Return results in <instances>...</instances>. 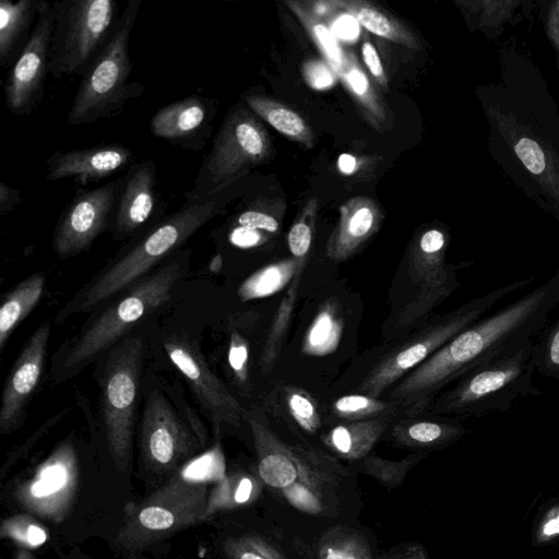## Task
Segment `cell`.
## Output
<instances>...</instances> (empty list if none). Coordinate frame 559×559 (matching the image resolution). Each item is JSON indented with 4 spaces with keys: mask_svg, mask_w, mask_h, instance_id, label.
<instances>
[{
    "mask_svg": "<svg viewBox=\"0 0 559 559\" xmlns=\"http://www.w3.org/2000/svg\"><path fill=\"white\" fill-rule=\"evenodd\" d=\"M498 79L477 87L490 157L515 188L559 223V108L516 37L498 48Z\"/></svg>",
    "mask_w": 559,
    "mask_h": 559,
    "instance_id": "1",
    "label": "cell"
},
{
    "mask_svg": "<svg viewBox=\"0 0 559 559\" xmlns=\"http://www.w3.org/2000/svg\"><path fill=\"white\" fill-rule=\"evenodd\" d=\"M559 306V270L543 284L484 316L396 382L388 399L401 415L428 409L448 386L493 357L533 340Z\"/></svg>",
    "mask_w": 559,
    "mask_h": 559,
    "instance_id": "2",
    "label": "cell"
},
{
    "mask_svg": "<svg viewBox=\"0 0 559 559\" xmlns=\"http://www.w3.org/2000/svg\"><path fill=\"white\" fill-rule=\"evenodd\" d=\"M246 421L263 485L301 513L314 516L335 513L338 490L354 471L302 438L293 443L286 441L259 409L247 411Z\"/></svg>",
    "mask_w": 559,
    "mask_h": 559,
    "instance_id": "3",
    "label": "cell"
},
{
    "mask_svg": "<svg viewBox=\"0 0 559 559\" xmlns=\"http://www.w3.org/2000/svg\"><path fill=\"white\" fill-rule=\"evenodd\" d=\"M239 181L201 199L186 200L177 212L150 227L59 309L55 323L61 324L78 313L87 312L144 278L154 265L224 210L230 189Z\"/></svg>",
    "mask_w": 559,
    "mask_h": 559,
    "instance_id": "4",
    "label": "cell"
},
{
    "mask_svg": "<svg viewBox=\"0 0 559 559\" xmlns=\"http://www.w3.org/2000/svg\"><path fill=\"white\" fill-rule=\"evenodd\" d=\"M449 235L431 227L412 240L389 292L390 312L381 336L392 343L424 325L460 287L457 273L471 262H447Z\"/></svg>",
    "mask_w": 559,
    "mask_h": 559,
    "instance_id": "5",
    "label": "cell"
},
{
    "mask_svg": "<svg viewBox=\"0 0 559 559\" xmlns=\"http://www.w3.org/2000/svg\"><path fill=\"white\" fill-rule=\"evenodd\" d=\"M190 251H180L169 262L122 292L120 297L90 321L57 350L51 368L56 383L63 382L108 350L130 330L165 304L187 269Z\"/></svg>",
    "mask_w": 559,
    "mask_h": 559,
    "instance_id": "6",
    "label": "cell"
},
{
    "mask_svg": "<svg viewBox=\"0 0 559 559\" xmlns=\"http://www.w3.org/2000/svg\"><path fill=\"white\" fill-rule=\"evenodd\" d=\"M535 372L533 340H528L465 373L426 412L460 419L507 412L520 400L539 394Z\"/></svg>",
    "mask_w": 559,
    "mask_h": 559,
    "instance_id": "7",
    "label": "cell"
},
{
    "mask_svg": "<svg viewBox=\"0 0 559 559\" xmlns=\"http://www.w3.org/2000/svg\"><path fill=\"white\" fill-rule=\"evenodd\" d=\"M525 277L487 292L443 313L391 343V347L371 366L357 385V392L382 397L396 382L431 357L460 332L483 318L500 300L531 285Z\"/></svg>",
    "mask_w": 559,
    "mask_h": 559,
    "instance_id": "8",
    "label": "cell"
},
{
    "mask_svg": "<svg viewBox=\"0 0 559 559\" xmlns=\"http://www.w3.org/2000/svg\"><path fill=\"white\" fill-rule=\"evenodd\" d=\"M209 491L205 481L177 472L141 502L127 504L115 551L131 556L204 522Z\"/></svg>",
    "mask_w": 559,
    "mask_h": 559,
    "instance_id": "9",
    "label": "cell"
},
{
    "mask_svg": "<svg viewBox=\"0 0 559 559\" xmlns=\"http://www.w3.org/2000/svg\"><path fill=\"white\" fill-rule=\"evenodd\" d=\"M141 3L127 2L105 47L81 78L68 114L70 126L91 124L116 116L144 90L140 83H129L133 71L129 43Z\"/></svg>",
    "mask_w": 559,
    "mask_h": 559,
    "instance_id": "10",
    "label": "cell"
},
{
    "mask_svg": "<svg viewBox=\"0 0 559 559\" xmlns=\"http://www.w3.org/2000/svg\"><path fill=\"white\" fill-rule=\"evenodd\" d=\"M143 348L139 336L124 337L109 349L98 381L105 440L120 472L127 471L132 461Z\"/></svg>",
    "mask_w": 559,
    "mask_h": 559,
    "instance_id": "11",
    "label": "cell"
},
{
    "mask_svg": "<svg viewBox=\"0 0 559 559\" xmlns=\"http://www.w3.org/2000/svg\"><path fill=\"white\" fill-rule=\"evenodd\" d=\"M48 71L56 79L83 76L109 39L120 15L115 0L51 3Z\"/></svg>",
    "mask_w": 559,
    "mask_h": 559,
    "instance_id": "12",
    "label": "cell"
},
{
    "mask_svg": "<svg viewBox=\"0 0 559 559\" xmlns=\"http://www.w3.org/2000/svg\"><path fill=\"white\" fill-rule=\"evenodd\" d=\"M271 148L270 136L255 115L242 106L231 108L185 199H201L241 180L270 157Z\"/></svg>",
    "mask_w": 559,
    "mask_h": 559,
    "instance_id": "13",
    "label": "cell"
},
{
    "mask_svg": "<svg viewBox=\"0 0 559 559\" xmlns=\"http://www.w3.org/2000/svg\"><path fill=\"white\" fill-rule=\"evenodd\" d=\"M205 445L200 425L189 424L157 389L145 397L140 428V463L150 480H167Z\"/></svg>",
    "mask_w": 559,
    "mask_h": 559,
    "instance_id": "14",
    "label": "cell"
},
{
    "mask_svg": "<svg viewBox=\"0 0 559 559\" xmlns=\"http://www.w3.org/2000/svg\"><path fill=\"white\" fill-rule=\"evenodd\" d=\"M78 489V460L63 444L14 485L12 498L28 514L59 523L69 514Z\"/></svg>",
    "mask_w": 559,
    "mask_h": 559,
    "instance_id": "15",
    "label": "cell"
},
{
    "mask_svg": "<svg viewBox=\"0 0 559 559\" xmlns=\"http://www.w3.org/2000/svg\"><path fill=\"white\" fill-rule=\"evenodd\" d=\"M123 176L94 189L79 188L59 216L52 248L60 259L72 258L91 247L111 227Z\"/></svg>",
    "mask_w": 559,
    "mask_h": 559,
    "instance_id": "16",
    "label": "cell"
},
{
    "mask_svg": "<svg viewBox=\"0 0 559 559\" xmlns=\"http://www.w3.org/2000/svg\"><path fill=\"white\" fill-rule=\"evenodd\" d=\"M52 33L51 2L38 0V14L32 35L16 61L9 69L4 100L15 116H28L43 100Z\"/></svg>",
    "mask_w": 559,
    "mask_h": 559,
    "instance_id": "17",
    "label": "cell"
},
{
    "mask_svg": "<svg viewBox=\"0 0 559 559\" xmlns=\"http://www.w3.org/2000/svg\"><path fill=\"white\" fill-rule=\"evenodd\" d=\"M173 365L185 377L194 397L217 430L238 428L246 423L247 411L206 366L198 345L188 336L173 335L165 342Z\"/></svg>",
    "mask_w": 559,
    "mask_h": 559,
    "instance_id": "18",
    "label": "cell"
},
{
    "mask_svg": "<svg viewBox=\"0 0 559 559\" xmlns=\"http://www.w3.org/2000/svg\"><path fill=\"white\" fill-rule=\"evenodd\" d=\"M50 331L46 321L32 333L7 376L0 402L1 433H11L24 423L26 406L44 371Z\"/></svg>",
    "mask_w": 559,
    "mask_h": 559,
    "instance_id": "19",
    "label": "cell"
},
{
    "mask_svg": "<svg viewBox=\"0 0 559 559\" xmlns=\"http://www.w3.org/2000/svg\"><path fill=\"white\" fill-rule=\"evenodd\" d=\"M215 110L212 99L189 95L155 111L150 120V131L173 145L199 151L211 134Z\"/></svg>",
    "mask_w": 559,
    "mask_h": 559,
    "instance_id": "20",
    "label": "cell"
},
{
    "mask_svg": "<svg viewBox=\"0 0 559 559\" xmlns=\"http://www.w3.org/2000/svg\"><path fill=\"white\" fill-rule=\"evenodd\" d=\"M159 203L156 166L151 159L131 164L115 210L111 236L115 240L130 238L156 213Z\"/></svg>",
    "mask_w": 559,
    "mask_h": 559,
    "instance_id": "21",
    "label": "cell"
},
{
    "mask_svg": "<svg viewBox=\"0 0 559 559\" xmlns=\"http://www.w3.org/2000/svg\"><path fill=\"white\" fill-rule=\"evenodd\" d=\"M133 156L131 148L118 143L68 151L58 150L46 160V179L56 181L74 178L75 182L86 185L108 178L129 167Z\"/></svg>",
    "mask_w": 559,
    "mask_h": 559,
    "instance_id": "22",
    "label": "cell"
},
{
    "mask_svg": "<svg viewBox=\"0 0 559 559\" xmlns=\"http://www.w3.org/2000/svg\"><path fill=\"white\" fill-rule=\"evenodd\" d=\"M466 432L460 418L424 412L393 418L383 438L395 447L429 453L455 443Z\"/></svg>",
    "mask_w": 559,
    "mask_h": 559,
    "instance_id": "23",
    "label": "cell"
},
{
    "mask_svg": "<svg viewBox=\"0 0 559 559\" xmlns=\"http://www.w3.org/2000/svg\"><path fill=\"white\" fill-rule=\"evenodd\" d=\"M340 217L325 246V254L342 262L357 253L379 230L383 213L370 198L355 197L340 206Z\"/></svg>",
    "mask_w": 559,
    "mask_h": 559,
    "instance_id": "24",
    "label": "cell"
},
{
    "mask_svg": "<svg viewBox=\"0 0 559 559\" xmlns=\"http://www.w3.org/2000/svg\"><path fill=\"white\" fill-rule=\"evenodd\" d=\"M393 418L336 423L320 433L323 449L338 460L354 464L371 453Z\"/></svg>",
    "mask_w": 559,
    "mask_h": 559,
    "instance_id": "25",
    "label": "cell"
},
{
    "mask_svg": "<svg viewBox=\"0 0 559 559\" xmlns=\"http://www.w3.org/2000/svg\"><path fill=\"white\" fill-rule=\"evenodd\" d=\"M38 0H1L0 66L10 69L23 51L37 19Z\"/></svg>",
    "mask_w": 559,
    "mask_h": 559,
    "instance_id": "26",
    "label": "cell"
},
{
    "mask_svg": "<svg viewBox=\"0 0 559 559\" xmlns=\"http://www.w3.org/2000/svg\"><path fill=\"white\" fill-rule=\"evenodd\" d=\"M334 71L352 95L364 118L378 131L388 129L391 123L390 110L372 86L356 57L350 52H345L342 62Z\"/></svg>",
    "mask_w": 559,
    "mask_h": 559,
    "instance_id": "27",
    "label": "cell"
},
{
    "mask_svg": "<svg viewBox=\"0 0 559 559\" xmlns=\"http://www.w3.org/2000/svg\"><path fill=\"white\" fill-rule=\"evenodd\" d=\"M331 3L335 11L350 15L368 32L412 49H421L411 28L376 4L366 0H331Z\"/></svg>",
    "mask_w": 559,
    "mask_h": 559,
    "instance_id": "28",
    "label": "cell"
},
{
    "mask_svg": "<svg viewBox=\"0 0 559 559\" xmlns=\"http://www.w3.org/2000/svg\"><path fill=\"white\" fill-rule=\"evenodd\" d=\"M262 486L257 472L238 469L223 476L209 491L204 520L250 504L259 497Z\"/></svg>",
    "mask_w": 559,
    "mask_h": 559,
    "instance_id": "29",
    "label": "cell"
},
{
    "mask_svg": "<svg viewBox=\"0 0 559 559\" xmlns=\"http://www.w3.org/2000/svg\"><path fill=\"white\" fill-rule=\"evenodd\" d=\"M249 109L290 141L310 148L314 134L306 120L287 105L270 97L247 94L242 97Z\"/></svg>",
    "mask_w": 559,
    "mask_h": 559,
    "instance_id": "30",
    "label": "cell"
},
{
    "mask_svg": "<svg viewBox=\"0 0 559 559\" xmlns=\"http://www.w3.org/2000/svg\"><path fill=\"white\" fill-rule=\"evenodd\" d=\"M455 3L464 12L471 31H480L488 39H493L504 32L508 24L514 25L522 21V15L518 14V10L526 1L479 0L456 1Z\"/></svg>",
    "mask_w": 559,
    "mask_h": 559,
    "instance_id": "31",
    "label": "cell"
},
{
    "mask_svg": "<svg viewBox=\"0 0 559 559\" xmlns=\"http://www.w3.org/2000/svg\"><path fill=\"white\" fill-rule=\"evenodd\" d=\"M45 284V273H35L4 295L0 307V350H3L14 329L37 306Z\"/></svg>",
    "mask_w": 559,
    "mask_h": 559,
    "instance_id": "32",
    "label": "cell"
},
{
    "mask_svg": "<svg viewBox=\"0 0 559 559\" xmlns=\"http://www.w3.org/2000/svg\"><path fill=\"white\" fill-rule=\"evenodd\" d=\"M343 329L344 318L340 302L330 298L321 305L308 326L301 353L313 357L332 354L341 342Z\"/></svg>",
    "mask_w": 559,
    "mask_h": 559,
    "instance_id": "33",
    "label": "cell"
},
{
    "mask_svg": "<svg viewBox=\"0 0 559 559\" xmlns=\"http://www.w3.org/2000/svg\"><path fill=\"white\" fill-rule=\"evenodd\" d=\"M221 549L225 559H296L275 534L254 528L227 535Z\"/></svg>",
    "mask_w": 559,
    "mask_h": 559,
    "instance_id": "34",
    "label": "cell"
},
{
    "mask_svg": "<svg viewBox=\"0 0 559 559\" xmlns=\"http://www.w3.org/2000/svg\"><path fill=\"white\" fill-rule=\"evenodd\" d=\"M314 559H372L369 540L359 531L337 525L324 532L313 546Z\"/></svg>",
    "mask_w": 559,
    "mask_h": 559,
    "instance_id": "35",
    "label": "cell"
},
{
    "mask_svg": "<svg viewBox=\"0 0 559 559\" xmlns=\"http://www.w3.org/2000/svg\"><path fill=\"white\" fill-rule=\"evenodd\" d=\"M330 413L337 423H343L395 418L402 414V411L395 401L356 392L334 400L330 406Z\"/></svg>",
    "mask_w": 559,
    "mask_h": 559,
    "instance_id": "36",
    "label": "cell"
},
{
    "mask_svg": "<svg viewBox=\"0 0 559 559\" xmlns=\"http://www.w3.org/2000/svg\"><path fill=\"white\" fill-rule=\"evenodd\" d=\"M298 261L287 258L271 263L246 278L238 288V296L242 301L260 299L271 296L288 287L292 282Z\"/></svg>",
    "mask_w": 559,
    "mask_h": 559,
    "instance_id": "37",
    "label": "cell"
},
{
    "mask_svg": "<svg viewBox=\"0 0 559 559\" xmlns=\"http://www.w3.org/2000/svg\"><path fill=\"white\" fill-rule=\"evenodd\" d=\"M284 3L302 24L326 62L335 69L342 62L345 52L342 50L334 32L329 27L328 21L317 14L308 1L289 0Z\"/></svg>",
    "mask_w": 559,
    "mask_h": 559,
    "instance_id": "38",
    "label": "cell"
},
{
    "mask_svg": "<svg viewBox=\"0 0 559 559\" xmlns=\"http://www.w3.org/2000/svg\"><path fill=\"white\" fill-rule=\"evenodd\" d=\"M427 455L428 453L413 452L400 461H391L370 453L352 465L355 472L374 478L385 488L394 489L404 483L408 472Z\"/></svg>",
    "mask_w": 559,
    "mask_h": 559,
    "instance_id": "39",
    "label": "cell"
},
{
    "mask_svg": "<svg viewBox=\"0 0 559 559\" xmlns=\"http://www.w3.org/2000/svg\"><path fill=\"white\" fill-rule=\"evenodd\" d=\"M281 397L286 413L304 432L314 435L321 428L322 415L317 401L304 389L285 385Z\"/></svg>",
    "mask_w": 559,
    "mask_h": 559,
    "instance_id": "40",
    "label": "cell"
},
{
    "mask_svg": "<svg viewBox=\"0 0 559 559\" xmlns=\"http://www.w3.org/2000/svg\"><path fill=\"white\" fill-rule=\"evenodd\" d=\"M0 536L27 550L40 547L47 542L48 533L41 523L31 514H15L2 521Z\"/></svg>",
    "mask_w": 559,
    "mask_h": 559,
    "instance_id": "41",
    "label": "cell"
},
{
    "mask_svg": "<svg viewBox=\"0 0 559 559\" xmlns=\"http://www.w3.org/2000/svg\"><path fill=\"white\" fill-rule=\"evenodd\" d=\"M533 360L537 373L559 382V316L533 341Z\"/></svg>",
    "mask_w": 559,
    "mask_h": 559,
    "instance_id": "42",
    "label": "cell"
},
{
    "mask_svg": "<svg viewBox=\"0 0 559 559\" xmlns=\"http://www.w3.org/2000/svg\"><path fill=\"white\" fill-rule=\"evenodd\" d=\"M317 212L318 201L312 198L304 205L297 219L292 225L288 231L287 242L294 258L309 254L313 239Z\"/></svg>",
    "mask_w": 559,
    "mask_h": 559,
    "instance_id": "43",
    "label": "cell"
},
{
    "mask_svg": "<svg viewBox=\"0 0 559 559\" xmlns=\"http://www.w3.org/2000/svg\"><path fill=\"white\" fill-rule=\"evenodd\" d=\"M250 346L247 338L237 330H231L228 342V366L237 384L242 390L249 388Z\"/></svg>",
    "mask_w": 559,
    "mask_h": 559,
    "instance_id": "44",
    "label": "cell"
},
{
    "mask_svg": "<svg viewBox=\"0 0 559 559\" xmlns=\"http://www.w3.org/2000/svg\"><path fill=\"white\" fill-rule=\"evenodd\" d=\"M307 84L317 91H323L333 87L337 81V74L334 69L321 60H308L301 69Z\"/></svg>",
    "mask_w": 559,
    "mask_h": 559,
    "instance_id": "45",
    "label": "cell"
},
{
    "mask_svg": "<svg viewBox=\"0 0 559 559\" xmlns=\"http://www.w3.org/2000/svg\"><path fill=\"white\" fill-rule=\"evenodd\" d=\"M540 20L545 34L556 55L557 69L559 70V0L539 1Z\"/></svg>",
    "mask_w": 559,
    "mask_h": 559,
    "instance_id": "46",
    "label": "cell"
},
{
    "mask_svg": "<svg viewBox=\"0 0 559 559\" xmlns=\"http://www.w3.org/2000/svg\"><path fill=\"white\" fill-rule=\"evenodd\" d=\"M236 225L271 234L277 233L280 229V223L276 217L255 209H248L241 212L237 216Z\"/></svg>",
    "mask_w": 559,
    "mask_h": 559,
    "instance_id": "47",
    "label": "cell"
},
{
    "mask_svg": "<svg viewBox=\"0 0 559 559\" xmlns=\"http://www.w3.org/2000/svg\"><path fill=\"white\" fill-rule=\"evenodd\" d=\"M361 56L366 68L368 69L369 73L374 79V81L383 90H388L389 83L381 59L373 44L367 38L362 41L361 45Z\"/></svg>",
    "mask_w": 559,
    "mask_h": 559,
    "instance_id": "48",
    "label": "cell"
},
{
    "mask_svg": "<svg viewBox=\"0 0 559 559\" xmlns=\"http://www.w3.org/2000/svg\"><path fill=\"white\" fill-rule=\"evenodd\" d=\"M228 240L241 249L255 248L267 240L265 231L236 225L228 234Z\"/></svg>",
    "mask_w": 559,
    "mask_h": 559,
    "instance_id": "49",
    "label": "cell"
},
{
    "mask_svg": "<svg viewBox=\"0 0 559 559\" xmlns=\"http://www.w3.org/2000/svg\"><path fill=\"white\" fill-rule=\"evenodd\" d=\"M535 536L538 543H545L559 536V504L545 514L537 526Z\"/></svg>",
    "mask_w": 559,
    "mask_h": 559,
    "instance_id": "50",
    "label": "cell"
},
{
    "mask_svg": "<svg viewBox=\"0 0 559 559\" xmlns=\"http://www.w3.org/2000/svg\"><path fill=\"white\" fill-rule=\"evenodd\" d=\"M377 559H428V556L420 544L407 543L391 548Z\"/></svg>",
    "mask_w": 559,
    "mask_h": 559,
    "instance_id": "51",
    "label": "cell"
},
{
    "mask_svg": "<svg viewBox=\"0 0 559 559\" xmlns=\"http://www.w3.org/2000/svg\"><path fill=\"white\" fill-rule=\"evenodd\" d=\"M22 202L21 190L12 188L4 181L0 182V213H9Z\"/></svg>",
    "mask_w": 559,
    "mask_h": 559,
    "instance_id": "52",
    "label": "cell"
},
{
    "mask_svg": "<svg viewBox=\"0 0 559 559\" xmlns=\"http://www.w3.org/2000/svg\"><path fill=\"white\" fill-rule=\"evenodd\" d=\"M356 24L357 22L350 15L341 19L338 23L335 22L334 35L345 37L346 39L353 38L358 32Z\"/></svg>",
    "mask_w": 559,
    "mask_h": 559,
    "instance_id": "53",
    "label": "cell"
},
{
    "mask_svg": "<svg viewBox=\"0 0 559 559\" xmlns=\"http://www.w3.org/2000/svg\"><path fill=\"white\" fill-rule=\"evenodd\" d=\"M337 168L344 175H352L357 169V159L354 155L343 153L337 158Z\"/></svg>",
    "mask_w": 559,
    "mask_h": 559,
    "instance_id": "54",
    "label": "cell"
},
{
    "mask_svg": "<svg viewBox=\"0 0 559 559\" xmlns=\"http://www.w3.org/2000/svg\"><path fill=\"white\" fill-rule=\"evenodd\" d=\"M62 559H92L85 555L80 548L73 547L67 554L62 555Z\"/></svg>",
    "mask_w": 559,
    "mask_h": 559,
    "instance_id": "55",
    "label": "cell"
},
{
    "mask_svg": "<svg viewBox=\"0 0 559 559\" xmlns=\"http://www.w3.org/2000/svg\"><path fill=\"white\" fill-rule=\"evenodd\" d=\"M222 255L216 254L210 262V270L213 272H218L222 269Z\"/></svg>",
    "mask_w": 559,
    "mask_h": 559,
    "instance_id": "56",
    "label": "cell"
}]
</instances>
